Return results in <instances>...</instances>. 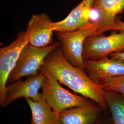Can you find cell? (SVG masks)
Listing matches in <instances>:
<instances>
[{
  "instance_id": "1",
  "label": "cell",
  "mask_w": 124,
  "mask_h": 124,
  "mask_svg": "<svg viewBox=\"0 0 124 124\" xmlns=\"http://www.w3.org/2000/svg\"><path fill=\"white\" fill-rule=\"evenodd\" d=\"M39 71L48 73L75 93L90 99L106 110L108 106L104 90L94 82L85 70L69 61L58 47L49 54Z\"/></svg>"
},
{
  "instance_id": "2",
  "label": "cell",
  "mask_w": 124,
  "mask_h": 124,
  "mask_svg": "<svg viewBox=\"0 0 124 124\" xmlns=\"http://www.w3.org/2000/svg\"><path fill=\"white\" fill-rule=\"evenodd\" d=\"M98 27L96 20L74 31L55 32L64 57L72 64L83 70V51L85 40L89 36L96 34Z\"/></svg>"
},
{
  "instance_id": "3",
  "label": "cell",
  "mask_w": 124,
  "mask_h": 124,
  "mask_svg": "<svg viewBox=\"0 0 124 124\" xmlns=\"http://www.w3.org/2000/svg\"><path fill=\"white\" fill-rule=\"evenodd\" d=\"M58 47L56 44L37 47L28 43L23 49L17 64L9 76L8 84L21 80L23 77L37 74L44 64L46 58Z\"/></svg>"
},
{
  "instance_id": "4",
  "label": "cell",
  "mask_w": 124,
  "mask_h": 124,
  "mask_svg": "<svg viewBox=\"0 0 124 124\" xmlns=\"http://www.w3.org/2000/svg\"><path fill=\"white\" fill-rule=\"evenodd\" d=\"M42 72L44 73L45 78L41 93L54 111L60 113L70 108L81 106L91 102L87 98L72 93L63 88L53 76Z\"/></svg>"
},
{
  "instance_id": "5",
  "label": "cell",
  "mask_w": 124,
  "mask_h": 124,
  "mask_svg": "<svg viewBox=\"0 0 124 124\" xmlns=\"http://www.w3.org/2000/svg\"><path fill=\"white\" fill-rule=\"evenodd\" d=\"M29 43L26 31L18 33L11 44L0 49V104L4 107L6 88L9 76L16 66L23 49Z\"/></svg>"
},
{
  "instance_id": "6",
  "label": "cell",
  "mask_w": 124,
  "mask_h": 124,
  "mask_svg": "<svg viewBox=\"0 0 124 124\" xmlns=\"http://www.w3.org/2000/svg\"><path fill=\"white\" fill-rule=\"evenodd\" d=\"M124 50V30L108 36L94 34L85 40L83 58L84 60H96Z\"/></svg>"
},
{
  "instance_id": "7",
  "label": "cell",
  "mask_w": 124,
  "mask_h": 124,
  "mask_svg": "<svg viewBox=\"0 0 124 124\" xmlns=\"http://www.w3.org/2000/svg\"><path fill=\"white\" fill-rule=\"evenodd\" d=\"M84 66L89 77L100 85L106 80L124 75V61L108 56L96 60H84Z\"/></svg>"
},
{
  "instance_id": "8",
  "label": "cell",
  "mask_w": 124,
  "mask_h": 124,
  "mask_svg": "<svg viewBox=\"0 0 124 124\" xmlns=\"http://www.w3.org/2000/svg\"><path fill=\"white\" fill-rule=\"evenodd\" d=\"M45 78L44 73L39 71L36 75L28 77L24 80H18L7 85L4 107L20 98L36 100L40 98L39 90Z\"/></svg>"
},
{
  "instance_id": "9",
  "label": "cell",
  "mask_w": 124,
  "mask_h": 124,
  "mask_svg": "<svg viewBox=\"0 0 124 124\" xmlns=\"http://www.w3.org/2000/svg\"><path fill=\"white\" fill-rule=\"evenodd\" d=\"M94 0H82L64 19L52 23L53 31H74L89 24Z\"/></svg>"
},
{
  "instance_id": "10",
  "label": "cell",
  "mask_w": 124,
  "mask_h": 124,
  "mask_svg": "<svg viewBox=\"0 0 124 124\" xmlns=\"http://www.w3.org/2000/svg\"><path fill=\"white\" fill-rule=\"evenodd\" d=\"M52 22L50 17L46 13L32 15L26 31L29 36V43L37 47L51 44L53 32L51 26Z\"/></svg>"
},
{
  "instance_id": "11",
  "label": "cell",
  "mask_w": 124,
  "mask_h": 124,
  "mask_svg": "<svg viewBox=\"0 0 124 124\" xmlns=\"http://www.w3.org/2000/svg\"><path fill=\"white\" fill-rule=\"evenodd\" d=\"M93 9L99 16L96 34H102L112 31L117 17L124 12V0H94Z\"/></svg>"
},
{
  "instance_id": "12",
  "label": "cell",
  "mask_w": 124,
  "mask_h": 124,
  "mask_svg": "<svg viewBox=\"0 0 124 124\" xmlns=\"http://www.w3.org/2000/svg\"><path fill=\"white\" fill-rule=\"evenodd\" d=\"M102 108L90 102L81 106L70 108L59 113L62 124H93Z\"/></svg>"
},
{
  "instance_id": "13",
  "label": "cell",
  "mask_w": 124,
  "mask_h": 124,
  "mask_svg": "<svg viewBox=\"0 0 124 124\" xmlns=\"http://www.w3.org/2000/svg\"><path fill=\"white\" fill-rule=\"evenodd\" d=\"M31 109L32 124H62L59 113L54 111L41 95L38 99H25Z\"/></svg>"
},
{
  "instance_id": "14",
  "label": "cell",
  "mask_w": 124,
  "mask_h": 124,
  "mask_svg": "<svg viewBox=\"0 0 124 124\" xmlns=\"http://www.w3.org/2000/svg\"><path fill=\"white\" fill-rule=\"evenodd\" d=\"M104 96L113 124H124V96L114 91H104Z\"/></svg>"
},
{
  "instance_id": "15",
  "label": "cell",
  "mask_w": 124,
  "mask_h": 124,
  "mask_svg": "<svg viewBox=\"0 0 124 124\" xmlns=\"http://www.w3.org/2000/svg\"><path fill=\"white\" fill-rule=\"evenodd\" d=\"M100 85L104 91H114L124 96V75L106 80Z\"/></svg>"
},
{
  "instance_id": "16",
  "label": "cell",
  "mask_w": 124,
  "mask_h": 124,
  "mask_svg": "<svg viewBox=\"0 0 124 124\" xmlns=\"http://www.w3.org/2000/svg\"><path fill=\"white\" fill-rule=\"evenodd\" d=\"M112 30L115 31L124 30V22L122 21L118 18L115 22V25L113 27Z\"/></svg>"
},
{
  "instance_id": "17",
  "label": "cell",
  "mask_w": 124,
  "mask_h": 124,
  "mask_svg": "<svg viewBox=\"0 0 124 124\" xmlns=\"http://www.w3.org/2000/svg\"><path fill=\"white\" fill-rule=\"evenodd\" d=\"M109 57L124 62V52L111 53V54L109 55Z\"/></svg>"
},
{
  "instance_id": "18",
  "label": "cell",
  "mask_w": 124,
  "mask_h": 124,
  "mask_svg": "<svg viewBox=\"0 0 124 124\" xmlns=\"http://www.w3.org/2000/svg\"><path fill=\"white\" fill-rule=\"evenodd\" d=\"M93 124H103L102 123H101V122H98V120H97L96 121H95V122Z\"/></svg>"
}]
</instances>
